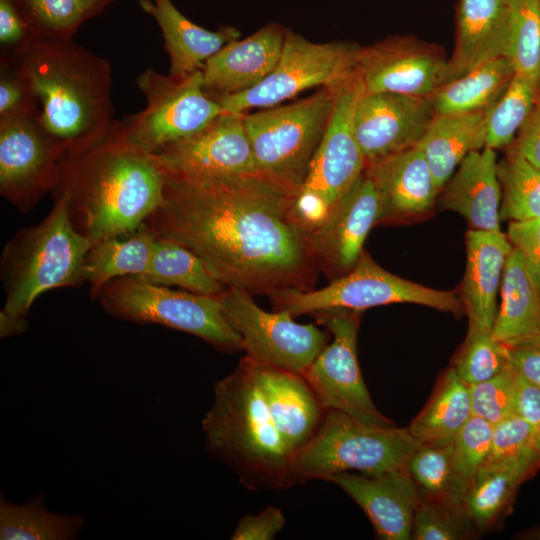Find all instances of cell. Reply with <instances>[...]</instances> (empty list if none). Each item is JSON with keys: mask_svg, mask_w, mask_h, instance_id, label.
Wrapping results in <instances>:
<instances>
[{"mask_svg": "<svg viewBox=\"0 0 540 540\" xmlns=\"http://www.w3.org/2000/svg\"><path fill=\"white\" fill-rule=\"evenodd\" d=\"M515 413L532 428L540 443V386L517 373Z\"/></svg>", "mask_w": 540, "mask_h": 540, "instance_id": "816d5d0a", "label": "cell"}, {"mask_svg": "<svg viewBox=\"0 0 540 540\" xmlns=\"http://www.w3.org/2000/svg\"><path fill=\"white\" fill-rule=\"evenodd\" d=\"M491 108L471 113L435 114L428 125L416 146L425 155L440 190L469 153L485 147Z\"/></svg>", "mask_w": 540, "mask_h": 540, "instance_id": "f1b7e54d", "label": "cell"}, {"mask_svg": "<svg viewBox=\"0 0 540 540\" xmlns=\"http://www.w3.org/2000/svg\"><path fill=\"white\" fill-rule=\"evenodd\" d=\"M507 10V0L458 1L455 45L446 83L486 61L505 56Z\"/></svg>", "mask_w": 540, "mask_h": 540, "instance_id": "484cf974", "label": "cell"}, {"mask_svg": "<svg viewBox=\"0 0 540 540\" xmlns=\"http://www.w3.org/2000/svg\"><path fill=\"white\" fill-rule=\"evenodd\" d=\"M216 296L241 336L246 356L256 363L303 375L326 346L322 330L295 322L287 311L261 309L247 291L227 287Z\"/></svg>", "mask_w": 540, "mask_h": 540, "instance_id": "4fadbf2b", "label": "cell"}, {"mask_svg": "<svg viewBox=\"0 0 540 540\" xmlns=\"http://www.w3.org/2000/svg\"><path fill=\"white\" fill-rule=\"evenodd\" d=\"M420 445L408 428L372 426L326 410L316 433L296 451L290 482L328 481L347 471L378 475L405 468Z\"/></svg>", "mask_w": 540, "mask_h": 540, "instance_id": "8992f818", "label": "cell"}, {"mask_svg": "<svg viewBox=\"0 0 540 540\" xmlns=\"http://www.w3.org/2000/svg\"><path fill=\"white\" fill-rule=\"evenodd\" d=\"M202 429L210 453L247 487L291 486L295 453L278 432L247 357L216 383Z\"/></svg>", "mask_w": 540, "mask_h": 540, "instance_id": "277c9868", "label": "cell"}, {"mask_svg": "<svg viewBox=\"0 0 540 540\" xmlns=\"http://www.w3.org/2000/svg\"><path fill=\"white\" fill-rule=\"evenodd\" d=\"M136 84L146 106L115 120L114 126L123 141L147 153L198 132L225 112L205 91L202 70L176 76L148 68L137 76Z\"/></svg>", "mask_w": 540, "mask_h": 540, "instance_id": "30bf717a", "label": "cell"}, {"mask_svg": "<svg viewBox=\"0 0 540 540\" xmlns=\"http://www.w3.org/2000/svg\"><path fill=\"white\" fill-rule=\"evenodd\" d=\"M509 363L508 347L494 338L492 330L469 326L452 367L467 385H472L497 375Z\"/></svg>", "mask_w": 540, "mask_h": 540, "instance_id": "60d3db41", "label": "cell"}, {"mask_svg": "<svg viewBox=\"0 0 540 540\" xmlns=\"http://www.w3.org/2000/svg\"><path fill=\"white\" fill-rule=\"evenodd\" d=\"M139 7L157 23L169 60V73L184 76L202 70L206 61L238 39L237 29L207 30L185 17L172 0H138Z\"/></svg>", "mask_w": 540, "mask_h": 540, "instance_id": "4316f807", "label": "cell"}, {"mask_svg": "<svg viewBox=\"0 0 540 540\" xmlns=\"http://www.w3.org/2000/svg\"><path fill=\"white\" fill-rule=\"evenodd\" d=\"M164 197L147 227L198 255L226 287L273 296L314 283L318 262L284 185L261 173L168 172Z\"/></svg>", "mask_w": 540, "mask_h": 540, "instance_id": "6da1fadb", "label": "cell"}, {"mask_svg": "<svg viewBox=\"0 0 540 540\" xmlns=\"http://www.w3.org/2000/svg\"><path fill=\"white\" fill-rule=\"evenodd\" d=\"M507 148L508 151L540 168V98L514 141Z\"/></svg>", "mask_w": 540, "mask_h": 540, "instance_id": "f907efd6", "label": "cell"}, {"mask_svg": "<svg viewBox=\"0 0 540 540\" xmlns=\"http://www.w3.org/2000/svg\"><path fill=\"white\" fill-rule=\"evenodd\" d=\"M470 521L464 506L451 505L421 492L415 511L411 539L458 540L464 538Z\"/></svg>", "mask_w": 540, "mask_h": 540, "instance_id": "b9f144b4", "label": "cell"}, {"mask_svg": "<svg viewBox=\"0 0 540 540\" xmlns=\"http://www.w3.org/2000/svg\"><path fill=\"white\" fill-rule=\"evenodd\" d=\"M515 72L505 56L486 61L440 86L431 96L435 114H461L491 108Z\"/></svg>", "mask_w": 540, "mask_h": 540, "instance_id": "1f68e13d", "label": "cell"}, {"mask_svg": "<svg viewBox=\"0 0 540 540\" xmlns=\"http://www.w3.org/2000/svg\"><path fill=\"white\" fill-rule=\"evenodd\" d=\"M449 58L435 45L413 37H389L360 47L357 75L364 93L431 96L446 83Z\"/></svg>", "mask_w": 540, "mask_h": 540, "instance_id": "2e32d148", "label": "cell"}, {"mask_svg": "<svg viewBox=\"0 0 540 540\" xmlns=\"http://www.w3.org/2000/svg\"><path fill=\"white\" fill-rule=\"evenodd\" d=\"M509 362L526 380L540 386V340L508 348Z\"/></svg>", "mask_w": 540, "mask_h": 540, "instance_id": "f5cc1de1", "label": "cell"}, {"mask_svg": "<svg viewBox=\"0 0 540 540\" xmlns=\"http://www.w3.org/2000/svg\"><path fill=\"white\" fill-rule=\"evenodd\" d=\"M526 538L528 539H537L540 540V527L531 530L529 533H527Z\"/></svg>", "mask_w": 540, "mask_h": 540, "instance_id": "11a10c76", "label": "cell"}, {"mask_svg": "<svg viewBox=\"0 0 540 540\" xmlns=\"http://www.w3.org/2000/svg\"><path fill=\"white\" fill-rule=\"evenodd\" d=\"M328 481L338 485L362 508L378 538L411 539L421 491L407 467L378 475L341 472Z\"/></svg>", "mask_w": 540, "mask_h": 540, "instance_id": "ffe728a7", "label": "cell"}, {"mask_svg": "<svg viewBox=\"0 0 540 540\" xmlns=\"http://www.w3.org/2000/svg\"><path fill=\"white\" fill-rule=\"evenodd\" d=\"M286 28L268 23L242 40H234L210 57L203 69V86L214 98L246 91L261 83L276 66Z\"/></svg>", "mask_w": 540, "mask_h": 540, "instance_id": "44dd1931", "label": "cell"}, {"mask_svg": "<svg viewBox=\"0 0 540 540\" xmlns=\"http://www.w3.org/2000/svg\"><path fill=\"white\" fill-rule=\"evenodd\" d=\"M362 93L357 74L335 89L325 133L294 199V214L308 234L327 219L366 167L354 132Z\"/></svg>", "mask_w": 540, "mask_h": 540, "instance_id": "9c48e42d", "label": "cell"}, {"mask_svg": "<svg viewBox=\"0 0 540 540\" xmlns=\"http://www.w3.org/2000/svg\"><path fill=\"white\" fill-rule=\"evenodd\" d=\"M38 114L39 103L27 79L9 58L0 56V118Z\"/></svg>", "mask_w": 540, "mask_h": 540, "instance_id": "bcb514c9", "label": "cell"}, {"mask_svg": "<svg viewBox=\"0 0 540 540\" xmlns=\"http://www.w3.org/2000/svg\"><path fill=\"white\" fill-rule=\"evenodd\" d=\"M249 360L278 432L296 453L316 433L326 410L302 374Z\"/></svg>", "mask_w": 540, "mask_h": 540, "instance_id": "7402d4cb", "label": "cell"}, {"mask_svg": "<svg viewBox=\"0 0 540 540\" xmlns=\"http://www.w3.org/2000/svg\"><path fill=\"white\" fill-rule=\"evenodd\" d=\"M9 58L27 79L39 103L38 119L66 153L106 137L115 119L109 60L73 39L32 38Z\"/></svg>", "mask_w": 540, "mask_h": 540, "instance_id": "3957f363", "label": "cell"}, {"mask_svg": "<svg viewBox=\"0 0 540 540\" xmlns=\"http://www.w3.org/2000/svg\"><path fill=\"white\" fill-rule=\"evenodd\" d=\"M167 180L157 157L123 141L113 124L106 137L65 154L54 191L67 198L75 228L95 243L140 228L164 203Z\"/></svg>", "mask_w": 540, "mask_h": 540, "instance_id": "7a4b0ae2", "label": "cell"}, {"mask_svg": "<svg viewBox=\"0 0 540 540\" xmlns=\"http://www.w3.org/2000/svg\"><path fill=\"white\" fill-rule=\"evenodd\" d=\"M361 46L315 43L286 28L280 58L271 73L246 91L216 99L226 112L270 108L313 87L337 88L356 75Z\"/></svg>", "mask_w": 540, "mask_h": 540, "instance_id": "7c38bea8", "label": "cell"}, {"mask_svg": "<svg viewBox=\"0 0 540 540\" xmlns=\"http://www.w3.org/2000/svg\"><path fill=\"white\" fill-rule=\"evenodd\" d=\"M501 186V221L540 218V168L521 156L507 151L497 162Z\"/></svg>", "mask_w": 540, "mask_h": 540, "instance_id": "74e56055", "label": "cell"}, {"mask_svg": "<svg viewBox=\"0 0 540 540\" xmlns=\"http://www.w3.org/2000/svg\"><path fill=\"white\" fill-rule=\"evenodd\" d=\"M500 294L494 338L508 348L540 340V290L515 248L505 264Z\"/></svg>", "mask_w": 540, "mask_h": 540, "instance_id": "83f0119b", "label": "cell"}, {"mask_svg": "<svg viewBox=\"0 0 540 540\" xmlns=\"http://www.w3.org/2000/svg\"><path fill=\"white\" fill-rule=\"evenodd\" d=\"M472 415L469 386L450 367L407 428L421 444H447Z\"/></svg>", "mask_w": 540, "mask_h": 540, "instance_id": "d6a6232c", "label": "cell"}, {"mask_svg": "<svg viewBox=\"0 0 540 540\" xmlns=\"http://www.w3.org/2000/svg\"><path fill=\"white\" fill-rule=\"evenodd\" d=\"M155 234L144 223L137 230L92 243L85 260L84 280L92 298L110 281L143 275L150 264Z\"/></svg>", "mask_w": 540, "mask_h": 540, "instance_id": "f546056e", "label": "cell"}, {"mask_svg": "<svg viewBox=\"0 0 540 540\" xmlns=\"http://www.w3.org/2000/svg\"><path fill=\"white\" fill-rule=\"evenodd\" d=\"M319 320L333 340L326 344L303 376L324 409L340 411L372 426H396L378 411L363 380L357 358L358 312H322Z\"/></svg>", "mask_w": 540, "mask_h": 540, "instance_id": "5bb4252c", "label": "cell"}, {"mask_svg": "<svg viewBox=\"0 0 540 540\" xmlns=\"http://www.w3.org/2000/svg\"><path fill=\"white\" fill-rule=\"evenodd\" d=\"M466 269L461 301L469 326L492 330L497 295L505 264L513 246L502 231L470 229L465 235Z\"/></svg>", "mask_w": 540, "mask_h": 540, "instance_id": "cb8c5ba5", "label": "cell"}, {"mask_svg": "<svg viewBox=\"0 0 540 540\" xmlns=\"http://www.w3.org/2000/svg\"><path fill=\"white\" fill-rule=\"evenodd\" d=\"M335 89L319 88L288 105L244 114L261 174L298 193L325 133Z\"/></svg>", "mask_w": 540, "mask_h": 540, "instance_id": "ba28073f", "label": "cell"}, {"mask_svg": "<svg viewBox=\"0 0 540 540\" xmlns=\"http://www.w3.org/2000/svg\"><path fill=\"white\" fill-rule=\"evenodd\" d=\"M138 277L151 283L176 286L203 295L215 296L227 288L190 249L156 235L149 267Z\"/></svg>", "mask_w": 540, "mask_h": 540, "instance_id": "836d02e7", "label": "cell"}, {"mask_svg": "<svg viewBox=\"0 0 540 540\" xmlns=\"http://www.w3.org/2000/svg\"><path fill=\"white\" fill-rule=\"evenodd\" d=\"M94 299L116 318L183 331L221 350H243L242 338L228 321L216 295L173 290L127 276L104 285Z\"/></svg>", "mask_w": 540, "mask_h": 540, "instance_id": "52a82bcc", "label": "cell"}, {"mask_svg": "<svg viewBox=\"0 0 540 540\" xmlns=\"http://www.w3.org/2000/svg\"><path fill=\"white\" fill-rule=\"evenodd\" d=\"M507 48L517 74L540 82V0H507Z\"/></svg>", "mask_w": 540, "mask_h": 540, "instance_id": "ab89813d", "label": "cell"}, {"mask_svg": "<svg viewBox=\"0 0 540 540\" xmlns=\"http://www.w3.org/2000/svg\"><path fill=\"white\" fill-rule=\"evenodd\" d=\"M28 26L14 0H0V56H13L32 40Z\"/></svg>", "mask_w": 540, "mask_h": 540, "instance_id": "c3c4849f", "label": "cell"}, {"mask_svg": "<svg viewBox=\"0 0 540 540\" xmlns=\"http://www.w3.org/2000/svg\"><path fill=\"white\" fill-rule=\"evenodd\" d=\"M365 171L380 195L381 221L425 213L434 206L440 192L417 146L368 163Z\"/></svg>", "mask_w": 540, "mask_h": 540, "instance_id": "603a6c76", "label": "cell"}, {"mask_svg": "<svg viewBox=\"0 0 540 540\" xmlns=\"http://www.w3.org/2000/svg\"><path fill=\"white\" fill-rule=\"evenodd\" d=\"M278 310L292 316L328 311H361L393 304L413 303L459 315L464 312L454 291H443L394 275L380 267L368 253L346 274L315 290L292 289L271 296Z\"/></svg>", "mask_w": 540, "mask_h": 540, "instance_id": "8fae6325", "label": "cell"}, {"mask_svg": "<svg viewBox=\"0 0 540 540\" xmlns=\"http://www.w3.org/2000/svg\"><path fill=\"white\" fill-rule=\"evenodd\" d=\"M29 323L26 317L11 315L4 310L0 312V337L7 338L23 333Z\"/></svg>", "mask_w": 540, "mask_h": 540, "instance_id": "db71d44e", "label": "cell"}, {"mask_svg": "<svg viewBox=\"0 0 540 540\" xmlns=\"http://www.w3.org/2000/svg\"><path fill=\"white\" fill-rule=\"evenodd\" d=\"M67 149L37 116L0 118V193L20 212L57 187Z\"/></svg>", "mask_w": 540, "mask_h": 540, "instance_id": "9a60e30c", "label": "cell"}, {"mask_svg": "<svg viewBox=\"0 0 540 540\" xmlns=\"http://www.w3.org/2000/svg\"><path fill=\"white\" fill-rule=\"evenodd\" d=\"M153 154L168 172L177 175L218 177L260 173L244 113L225 111L198 132Z\"/></svg>", "mask_w": 540, "mask_h": 540, "instance_id": "e0dca14e", "label": "cell"}, {"mask_svg": "<svg viewBox=\"0 0 540 540\" xmlns=\"http://www.w3.org/2000/svg\"><path fill=\"white\" fill-rule=\"evenodd\" d=\"M540 98V82L515 73L487 122L485 147H509Z\"/></svg>", "mask_w": 540, "mask_h": 540, "instance_id": "f35d334b", "label": "cell"}, {"mask_svg": "<svg viewBox=\"0 0 540 540\" xmlns=\"http://www.w3.org/2000/svg\"><path fill=\"white\" fill-rule=\"evenodd\" d=\"M506 235L522 255L540 290V218L510 221Z\"/></svg>", "mask_w": 540, "mask_h": 540, "instance_id": "7dc6e473", "label": "cell"}, {"mask_svg": "<svg viewBox=\"0 0 540 540\" xmlns=\"http://www.w3.org/2000/svg\"><path fill=\"white\" fill-rule=\"evenodd\" d=\"M440 206L463 216L472 230L501 231V186L494 149L469 153L438 195Z\"/></svg>", "mask_w": 540, "mask_h": 540, "instance_id": "d4e9b609", "label": "cell"}, {"mask_svg": "<svg viewBox=\"0 0 540 540\" xmlns=\"http://www.w3.org/2000/svg\"><path fill=\"white\" fill-rule=\"evenodd\" d=\"M540 466L538 458H519L484 463L464 500L466 513L478 528L494 523L523 481Z\"/></svg>", "mask_w": 540, "mask_h": 540, "instance_id": "4dcf8cb0", "label": "cell"}, {"mask_svg": "<svg viewBox=\"0 0 540 540\" xmlns=\"http://www.w3.org/2000/svg\"><path fill=\"white\" fill-rule=\"evenodd\" d=\"M407 468L422 494L451 505L464 506L470 483L455 466L451 442L421 444L411 456Z\"/></svg>", "mask_w": 540, "mask_h": 540, "instance_id": "8d00e7d4", "label": "cell"}, {"mask_svg": "<svg viewBox=\"0 0 540 540\" xmlns=\"http://www.w3.org/2000/svg\"><path fill=\"white\" fill-rule=\"evenodd\" d=\"M45 495L23 504L0 500L1 540H71L83 529L85 519L79 515L49 511Z\"/></svg>", "mask_w": 540, "mask_h": 540, "instance_id": "e575fe53", "label": "cell"}, {"mask_svg": "<svg viewBox=\"0 0 540 540\" xmlns=\"http://www.w3.org/2000/svg\"><path fill=\"white\" fill-rule=\"evenodd\" d=\"M33 38L73 39L79 27L116 0H14Z\"/></svg>", "mask_w": 540, "mask_h": 540, "instance_id": "d590c367", "label": "cell"}, {"mask_svg": "<svg viewBox=\"0 0 540 540\" xmlns=\"http://www.w3.org/2000/svg\"><path fill=\"white\" fill-rule=\"evenodd\" d=\"M517 372L509 365L497 375L468 385L472 414L493 425L515 413Z\"/></svg>", "mask_w": 540, "mask_h": 540, "instance_id": "7bdbcfd3", "label": "cell"}, {"mask_svg": "<svg viewBox=\"0 0 540 540\" xmlns=\"http://www.w3.org/2000/svg\"><path fill=\"white\" fill-rule=\"evenodd\" d=\"M92 242L71 220L65 195L37 225L18 232L5 246L1 273L6 299L2 310L26 317L44 292L77 287L84 280V265Z\"/></svg>", "mask_w": 540, "mask_h": 540, "instance_id": "5b68a950", "label": "cell"}, {"mask_svg": "<svg viewBox=\"0 0 540 540\" xmlns=\"http://www.w3.org/2000/svg\"><path fill=\"white\" fill-rule=\"evenodd\" d=\"M526 457L540 459V443L521 416L514 413L493 425L491 449L484 463Z\"/></svg>", "mask_w": 540, "mask_h": 540, "instance_id": "f6af8a7d", "label": "cell"}, {"mask_svg": "<svg viewBox=\"0 0 540 540\" xmlns=\"http://www.w3.org/2000/svg\"><path fill=\"white\" fill-rule=\"evenodd\" d=\"M379 221L380 195L364 169L327 219L309 233L318 264L335 278L348 273L361 257L371 228Z\"/></svg>", "mask_w": 540, "mask_h": 540, "instance_id": "d6986e66", "label": "cell"}, {"mask_svg": "<svg viewBox=\"0 0 540 540\" xmlns=\"http://www.w3.org/2000/svg\"><path fill=\"white\" fill-rule=\"evenodd\" d=\"M492 433V423L472 415L451 442L455 466L470 485L490 453Z\"/></svg>", "mask_w": 540, "mask_h": 540, "instance_id": "ee69618b", "label": "cell"}, {"mask_svg": "<svg viewBox=\"0 0 540 540\" xmlns=\"http://www.w3.org/2000/svg\"><path fill=\"white\" fill-rule=\"evenodd\" d=\"M285 517L279 508L268 506L255 515L242 517L232 540H270L283 529Z\"/></svg>", "mask_w": 540, "mask_h": 540, "instance_id": "681fc988", "label": "cell"}, {"mask_svg": "<svg viewBox=\"0 0 540 540\" xmlns=\"http://www.w3.org/2000/svg\"><path fill=\"white\" fill-rule=\"evenodd\" d=\"M434 116L430 96L363 92L354 132L366 164L415 147Z\"/></svg>", "mask_w": 540, "mask_h": 540, "instance_id": "ac0fdd59", "label": "cell"}]
</instances>
